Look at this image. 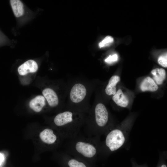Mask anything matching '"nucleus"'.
Listing matches in <instances>:
<instances>
[{
  "label": "nucleus",
  "mask_w": 167,
  "mask_h": 167,
  "mask_svg": "<svg viewBox=\"0 0 167 167\" xmlns=\"http://www.w3.org/2000/svg\"><path fill=\"white\" fill-rule=\"evenodd\" d=\"M93 87L92 80L80 79L68 83L65 109L87 114Z\"/></svg>",
  "instance_id": "1"
},
{
  "label": "nucleus",
  "mask_w": 167,
  "mask_h": 167,
  "mask_svg": "<svg viewBox=\"0 0 167 167\" xmlns=\"http://www.w3.org/2000/svg\"><path fill=\"white\" fill-rule=\"evenodd\" d=\"M99 136L89 137L80 135L67 139L66 152L86 162H92L100 153L101 143Z\"/></svg>",
  "instance_id": "2"
},
{
  "label": "nucleus",
  "mask_w": 167,
  "mask_h": 167,
  "mask_svg": "<svg viewBox=\"0 0 167 167\" xmlns=\"http://www.w3.org/2000/svg\"><path fill=\"white\" fill-rule=\"evenodd\" d=\"M87 114L65 109L53 118V124L63 139H69L80 133L84 125Z\"/></svg>",
  "instance_id": "3"
},
{
  "label": "nucleus",
  "mask_w": 167,
  "mask_h": 167,
  "mask_svg": "<svg viewBox=\"0 0 167 167\" xmlns=\"http://www.w3.org/2000/svg\"><path fill=\"white\" fill-rule=\"evenodd\" d=\"M86 136H99L105 133L112 127L106 106L101 102H96L87 114L84 126Z\"/></svg>",
  "instance_id": "4"
},
{
  "label": "nucleus",
  "mask_w": 167,
  "mask_h": 167,
  "mask_svg": "<svg viewBox=\"0 0 167 167\" xmlns=\"http://www.w3.org/2000/svg\"><path fill=\"white\" fill-rule=\"evenodd\" d=\"M42 93L50 108H56L62 105L65 107V100L60 97L58 94L53 88H46L42 91Z\"/></svg>",
  "instance_id": "5"
},
{
  "label": "nucleus",
  "mask_w": 167,
  "mask_h": 167,
  "mask_svg": "<svg viewBox=\"0 0 167 167\" xmlns=\"http://www.w3.org/2000/svg\"><path fill=\"white\" fill-rule=\"evenodd\" d=\"M39 136L41 141L49 145H53L59 141L58 135L51 128H47L44 129L40 133Z\"/></svg>",
  "instance_id": "6"
},
{
  "label": "nucleus",
  "mask_w": 167,
  "mask_h": 167,
  "mask_svg": "<svg viewBox=\"0 0 167 167\" xmlns=\"http://www.w3.org/2000/svg\"><path fill=\"white\" fill-rule=\"evenodd\" d=\"M65 167H89L87 162L74 157L66 152L62 155Z\"/></svg>",
  "instance_id": "7"
},
{
  "label": "nucleus",
  "mask_w": 167,
  "mask_h": 167,
  "mask_svg": "<svg viewBox=\"0 0 167 167\" xmlns=\"http://www.w3.org/2000/svg\"><path fill=\"white\" fill-rule=\"evenodd\" d=\"M38 69L36 62L32 60H28L20 65L18 69L19 74L24 75L28 73L36 72Z\"/></svg>",
  "instance_id": "8"
},
{
  "label": "nucleus",
  "mask_w": 167,
  "mask_h": 167,
  "mask_svg": "<svg viewBox=\"0 0 167 167\" xmlns=\"http://www.w3.org/2000/svg\"><path fill=\"white\" fill-rule=\"evenodd\" d=\"M46 100L43 96L39 95L32 99L29 102L30 108L36 112L41 111L46 105Z\"/></svg>",
  "instance_id": "9"
},
{
  "label": "nucleus",
  "mask_w": 167,
  "mask_h": 167,
  "mask_svg": "<svg viewBox=\"0 0 167 167\" xmlns=\"http://www.w3.org/2000/svg\"><path fill=\"white\" fill-rule=\"evenodd\" d=\"M112 99L116 104L122 107H126L129 104V99L120 89L118 90L113 95Z\"/></svg>",
  "instance_id": "10"
},
{
  "label": "nucleus",
  "mask_w": 167,
  "mask_h": 167,
  "mask_svg": "<svg viewBox=\"0 0 167 167\" xmlns=\"http://www.w3.org/2000/svg\"><path fill=\"white\" fill-rule=\"evenodd\" d=\"M120 80V77L117 75H113L110 78L105 89V92L107 95H113L116 93V86Z\"/></svg>",
  "instance_id": "11"
},
{
  "label": "nucleus",
  "mask_w": 167,
  "mask_h": 167,
  "mask_svg": "<svg viewBox=\"0 0 167 167\" xmlns=\"http://www.w3.org/2000/svg\"><path fill=\"white\" fill-rule=\"evenodd\" d=\"M140 88L143 92L148 91L153 92L158 89V87L153 79L148 77L142 82Z\"/></svg>",
  "instance_id": "12"
},
{
  "label": "nucleus",
  "mask_w": 167,
  "mask_h": 167,
  "mask_svg": "<svg viewBox=\"0 0 167 167\" xmlns=\"http://www.w3.org/2000/svg\"><path fill=\"white\" fill-rule=\"evenodd\" d=\"M11 6L15 16L17 18L21 17L24 14V5L19 0L10 1Z\"/></svg>",
  "instance_id": "13"
},
{
  "label": "nucleus",
  "mask_w": 167,
  "mask_h": 167,
  "mask_svg": "<svg viewBox=\"0 0 167 167\" xmlns=\"http://www.w3.org/2000/svg\"><path fill=\"white\" fill-rule=\"evenodd\" d=\"M151 73L153 75V80L158 85L162 84L165 79L166 72L163 68L154 69L152 71Z\"/></svg>",
  "instance_id": "14"
},
{
  "label": "nucleus",
  "mask_w": 167,
  "mask_h": 167,
  "mask_svg": "<svg viewBox=\"0 0 167 167\" xmlns=\"http://www.w3.org/2000/svg\"><path fill=\"white\" fill-rule=\"evenodd\" d=\"M113 41L114 39L112 36H107L99 43V47L101 48L108 46L112 44Z\"/></svg>",
  "instance_id": "15"
},
{
  "label": "nucleus",
  "mask_w": 167,
  "mask_h": 167,
  "mask_svg": "<svg viewBox=\"0 0 167 167\" xmlns=\"http://www.w3.org/2000/svg\"><path fill=\"white\" fill-rule=\"evenodd\" d=\"M158 63L162 66L167 67V53L162 54L160 56L158 59Z\"/></svg>",
  "instance_id": "16"
},
{
  "label": "nucleus",
  "mask_w": 167,
  "mask_h": 167,
  "mask_svg": "<svg viewBox=\"0 0 167 167\" xmlns=\"http://www.w3.org/2000/svg\"><path fill=\"white\" fill-rule=\"evenodd\" d=\"M118 56L117 54L109 55L105 60V61L108 64H111L118 60Z\"/></svg>",
  "instance_id": "17"
},
{
  "label": "nucleus",
  "mask_w": 167,
  "mask_h": 167,
  "mask_svg": "<svg viewBox=\"0 0 167 167\" xmlns=\"http://www.w3.org/2000/svg\"><path fill=\"white\" fill-rule=\"evenodd\" d=\"M5 159L4 155L3 154L0 153V166L3 163Z\"/></svg>",
  "instance_id": "18"
},
{
  "label": "nucleus",
  "mask_w": 167,
  "mask_h": 167,
  "mask_svg": "<svg viewBox=\"0 0 167 167\" xmlns=\"http://www.w3.org/2000/svg\"><path fill=\"white\" fill-rule=\"evenodd\" d=\"M167 167V166L165 165H163L161 166V167Z\"/></svg>",
  "instance_id": "19"
}]
</instances>
